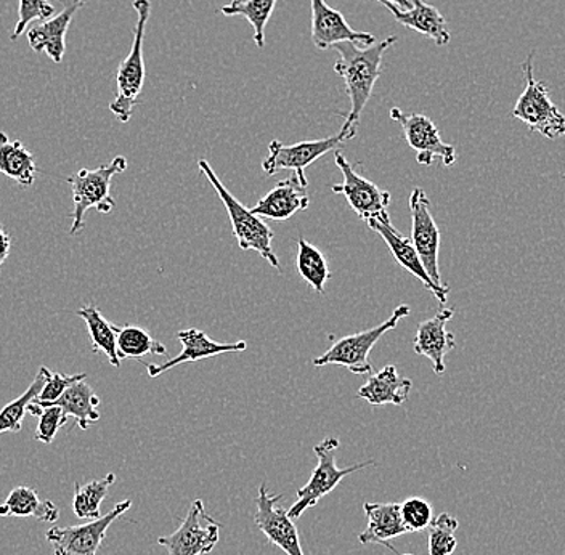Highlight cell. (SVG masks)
<instances>
[{"instance_id": "8fae6325", "label": "cell", "mask_w": 565, "mask_h": 555, "mask_svg": "<svg viewBox=\"0 0 565 555\" xmlns=\"http://www.w3.org/2000/svg\"><path fill=\"white\" fill-rule=\"evenodd\" d=\"M392 121L401 124L406 143L416 151V161L422 166H430L434 159L440 158L444 166L450 168L457 162V151L454 145H447L440 139L439 129L427 116L405 115L401 108L391 109Z\"/></svg>"}, {"instance_id": "ac0fdd59", "label": "cell", "mask_w": 565, "mask_h": 555, "mask_svg": "<svg viewBox=\"0 0 565 555\" xmlns=\"http://www.w3.org/2000/svg\"><path fill=\"white\" fill-rule=\"evenodd\" d=\"M88 0H68L65 9L51 20L42 21L28 31V44L35 53L45 52L49 58L55 63H62L66 52V34H68L71 21L83 9Z\"/></svg>"}, {"instance_id": "30bf717a", "label": "cell", "mask_w": 565, "mask_h": 555, "mask_svg": "<svg viewBox=\"0 0 565 555\" xmlns=\"http://www.w3.org/2000/svg\"><path fill=\"white\" fill-rule=\"evenodd\" d=\"M221 525L207 514L204 503L194 500L182 525L174 533L161 536L158 544L168 549L169 555L210 554L218 543Z\"/></svg>"}, {"instance_id": "83f0119b", "label": "cell", "mask_w": 565, "mask_h": 555, "mask_svg": "<svg viewBox=\"0 0 565 555\" xmlns=\"http://www.w3.org/2000/svg\"><path fill=\"white\" fill-rule=\"evenodd\" d=\"M277 0H232L222 7L221 13L225 17H243L253 26L254 42L257 47H265V28L274 13Z\"/></svg>"}, {"instance_id": "4fadbf2b", "label": "cell", "mask_w": 565, "mask_h": 555, "mask_svg": "<svg viewBox=\"0 0 565 555\" xmlns=\"http://www.w3.org/2000/svg\"><path fill=\"white\" fill-rule=\"evenodd\" d=\"M335 166L341 169L344 182L341 185H333V193L342 194L348 200L349 206L355 211L362 221L369 222L371 218L386 217L388 204H391V193L381 190L369 179L356 174L355 169L348 158L335 151Z\"/></svg>"}, {"instance_id": "d4e9b609", "label": "cell", "mask_w": 565, "mask_h": 555, "mask_svg": "<svg viewBox=\"0 0 565 555\" xmlns=\"http://www.w3.org/2000/svg\"><path fill=\"white\" fill-rule=\"evenodd\" d=\"M0 174L9 177L21 189L33 186L38 174L34 154L20 140H10L6 132H0Z\"/></svg>"}, {"instance_id": "4dcf8cb0", "label": "cell", "mask_w": 565, "mask_h": 555, "mask_svg": "<svg viewBox=\"0 0 565 555\" xmlns=\"http://www.w3.org/2000/svg\"><path fill=\"white\" fill-rule=\"evenodd\" d=\"M296 267H298L300 278L309 282L318 295H323L324 285L331 278L330 267H328L323 253L303 238L299 239Z\"/></svg>"}, {"instance_id": "f1b7e54d", "label": "cell", "mask_w": 565, "mask_h": 555, "mask_svg": "<svg viewBox=\"0 0 565 555\" xmlns=\"http://www.w3.org/2000/svg\"><path fill=\"white\" fill-rule=\"evenodd\" d=\"M119 359H143L145 355H166L168 349L162 342L151 338L150 332L140 327H115Z\"/></svg>"}, {"instance_id": "277c9868", "label": "cell", "mask_w": 565, "mask_h": 555, "mask_svg": "<svg viewBox=\"0 0 565 555\" xmlns=\"http://www.w3.org/2000/svg\"><path fill=\"white\" fill-rule=\"evenodd\" d=\"M127 169V159L116 157L109 164L102 168L81 169L77 174L68 177V183L73 189L74 211L73 226L70 235H76L84 228V217L88 209H97L100 214H109L116 207L115 198L111 196L113 177L122 174Z\"/></svg>"}, {"instance_id": "5bb4252c", "label": "cell", "mask_w": 565, "mask_h": 555, "mask_svg": "<svg viewBox=\"0 0 565 555\" xmlns=\"http://www.w3.org/2000/svg\"><path fill=\"white\" fill-rule=\"evenodd\" d=\"M282 494H268V488L263 483L257 491L256 522L257 529L274 546L280 547L286 555H303L300 546L298 526L288 515V509L278 505Z\"/></svg>"}, {"instance_id": "74e56055", "label": "cell", "mask_w": 565, "mask_h": 555, "mask_svg": "<svg viewBox=\"0 0 565 555\" xmlns=\"http://www.w3.org/2000/svg\"><path fill=\"white\" fill-rule=\"evenodd\" d=\"M10 249H12V236L7 232L6 226L0 224V268L9 259Z\"/></svg>"}, {"instance_id": "9a60e30c", "label": "cell", "mask_w": 565, "mask_h": 555, "mask_svg": "<svg viewBox=\"0 0 565 555\" xmlns=\"http://www.w3.org/2000/svg\"><path fill=\"white\" fill-rule=\"evenodd\" d=\"M312 7V42L320 51L334 49L341 42H355V44H376V38L370 33L352 30L344 15L324 0H310Z\"/></svg>"}, {"instance_id": "cb8c5ba5", "label": "cell", "mask_w": 565, "mask_h": 555, "mask_svg": "<svg viewBox=\"0 0 565 555\" xmlns=\"http://www.w3.org/2000/svg\"><path fill=\"white\" fill-rule=\"evenodd\" d=\"M52 405L60 406L66 416L73 417L81 430H87L90 424L100 419V412H98L100 398L95 394L94 388L87 384L86 380L74 382L73 385L66 388L62 397L41 406Z\"/></svg>"}, {"instance_id": "5b68a950", "label": "cell", "mask_w": 565, "mask_h": 555, "mask_svg": "<svg viewBox=\"0 0 565 555\" xmlns=\"http://www.w3.org/2000/svg\"><path fill=\"white\" fill-rule=\"evenodd\" d=\"M522 70H524L525 88L518 98V104L512 108V118L527 124L532 132L542 134L546 139H559L565 136V116L551 100L547 84L536 81L533 76V52L525 60Z\"/></svg>"}, {"instance_id": "6da1fadb", "label": "cell", "mask_w": 565, "mask_h": 555, "mask_svg": "<svg viewBox=\"0 0 565 555\" xmlns=\"http://www.w3.org/2000/svg\"><path fill=\"white\" fill-rule=\"evenodd\" d=\"M397 41L395 35H388L380 44L370 45V47L355 42H341L334 45L335 52L339 53L334 71L344 79L345 92L351 98V111L345 118L344 126L341 127V132L351 137V140L356 136V127L363 109L369 104L373 88L380 79L384 53Z\"/></svg>"}, {"instance_id": "2e32d148", "label": "cell", "mask_w": 565, "mask_h": 555, "mask_svg": "<svg viewBox=\"0 0 565 555\" xmlns=\"http://www.w3.org/2000/svg\"><path fill=\"white\" fill-rule=\"evenodd\" d=\"M373 232H376L381 238L386 242L388 249H391L394 259L405 268L406 271L419 279L434 297L439 300L440 306L444 307L447 303V296L450 289H441L433 278L427 274L424 268L419 254L416 253L415 246H413L412 238H405L394 225H392L391 217L371 218L366 222Z\"/></svg>"}, {"instance_id": "44dd1931", "label": "cell", "mask_w": 565, "mask_h": 555, "mask_svg": "<svg viewBox=\"0 0 565 555\" xmlns=\"http://www.w3.org/2000/svg\"><path fill=\"white\" fill-rule=\"evenodd\" d=\"M409 3H412L409 10L398 9L397 6L388 2L383 3V6L394 15L397 23L433 39L437 47H445V45L450 44L451 34L448 31L447 21L441 17L439 10L424 2V0H409Z\"/></svg>"}, {"instance_id": "d6986e66", "label": "cell", "mask_w": 565, "mask_h": 555, "mask_svg": "<svg viewBox=\"0 0 565 555\" xmlns=\"http://www.w3.org/2000/svg\"><path fill=\"white\" fill-rule=\"evenodd\" d=\"M454 309H441L436 317L419 323L415 338V352L433 362L436 374L445 371V355L457 348L454 332L447 330L448 321L454 318Z\"/></svg>"}, {"instance_id": "e0dca14e", "label": "cell", "mask_w": 565, "mask_h": 555, "mask_svg": "<svg viewBox=\"0 0 565 555\" xmlns=\"http://www.w3.org/2000/svg\"><path fill=\"white\" fill-rule=\"evenodd\" d=\"M177 338L182 342V352L174 359L162 363V365H154V363L147 365L148 376L158 377L162 373H168L169 370H174L175 366L183 365V363L200 362V360L224 355V353L245 352L247 349L245 341L230 342V344L212 341L206 332L196 330V328L179 331Z\"/></svg>"}, {"instance_id": "7402d4cb", "label": "cell", "mask_w": 565, "mask_h": 555, "mask_svg": "<svg viewBox=\"0 0 565 555\" xmlns=\"http://www.w3.org/2000/svg\"><path fill=\"white\" fill-rule=\"evenodd\" d=\"M365 509L366 525L365 532L360 533L359 541L362 544H381L387 549L394 551L391 540L409 533L402 519L401 504L395 503H366Z\"/></svg>"}, {"instance_id": "7c38bea8", "label": "cell", "mask_w": 565, "mask_h": 555, "mask_svg": "<svg viewBox=\"0 0 565 555\" xmlns=\"http://www.w3.org/2000/svg\"><path fill=\"white\" fill-rule=\"evenodd\" d=\"M409 212H412V243L416 253L419 254L424 268L439 288L450 289L441 282L440 278V232L430 212V201L426 191L413 190L409 196Z\"/></svg>"}, {"instance_id": "f546056e", "label": "cell", "mask_w": 565, "mask_h": 555, "mask_svg": "<svg viewBox=\"0 0 565 555\" xmlns=\"http://www.w3.org/2000/svg\"><path fill=\"white\" fill-rule=\"evenodd\" d=\"M116 482L115 473H108L100 480H94L86 485H74L73 511L77 519L83 521H97L102 517V503L108 494L109 488Z\"/></svg>"}, {"instance_id": "9c48e42d", "label": "cell", "mask_w": 565, "mask_h": 555, "mask_svg": "<svg viewBox=\"0 0 565 555\" xmlns=\"http://www.w3.org/2000/svg\"><path fill=\"white\" fill-rule=\"evenodd\" d=\"M130 505H132V501H121L104 517L84 523V525L65 526V529L53 526L49 530L45 538L52 544L55 555H97L109 526L116 519L126 514Z\"/></svg>"}, {"instance_id": "7a4b0ae2", "label": "cell", "mask_w": 565, "mask_h": 555, "mask_svg": "<svg viewBox=\"0 0 565 555\" xmlns=\"http://www.w3.org/2000/svg\"><path fill=\"white\" fill-rule=\"evenodd\" d=\"M132 7L137 13L132 47H130L129 55L119 65L118 73H116V97L109 104V111L122 124L129 122L132 118L134 108L139 104V97L145 86V77H147L143 39L151 15V2L150 0H134Z\"/></svg>"}, {"instance_id": "52a82bcc", "label": "cell", "mask_w": 565, "mask_h": 555, "mask_svg": "<svg viewBox=\"0 0 565 555\" xmlns=\"http://www.w3.org/2000/svg\"><path fill=\"white\" fill-rule=\"evenodd\" d=\"M338 448L339 440L335 437L324 438L323 441L313 447L318 465L313 469L309 482L298 491V501L288 509V515L292 521H298L307 509L313 508L321 498L330 494L342 482L344 477L376 465L374 461H366L349 466V468H338V465H335V451H338Z\"/></svg>"}, {"instance_id": "8992f818", "label": "cell", "mask_w": 565, "mask_h": 555, "mask_svg": "<svg viewBox=\"0 0 565 555\" xmlns=\"http://www.w3.org/2000/svg\"><path fill=\"white\" fill-rule=\"evenodd\" d=\"M412 309L408 306H398L391 314L387 321H384L380 327L371 328V330L356 332V334L345 335V338L335 341L323 355L317 356L313 360V366L324 367L330 365H338L348 367L353 374H369L373 371L370 363V353L376 342L383 338L386 332L395 330L398 321L408 317Z\"/></svg>"}, {"instance_id": "ffe728a7", "label": "cell", "mask_w": 565, "mask_h": 555, "mask_svg": "<svg viewBox=\"0 0 565 555\" xmlns=\"http://www.w3.org/2000/svg\"><path fill=\"white\" fill-rule=\"evenodd\" d=\"M306 189L298 175L288 177L278 182L270 193L260 198L250 211L271 221H288L296 212L309 209L310 201Z\"/></svg>"}, {"instance_id": "e575fe53", "label": "cell", "mask_w": 565, "mask_h": 555, "mask_svg": "<svg viewBox=\"0 0 565 555\" xmlns=\"http://www.w3.org/2000/svg\"><path fill=\"white\" fill-rule=\"evenodd\" d=\"M55 17V9L49 0H20L18 6V21L10 41H17L21 34L26 33L28 26L33 21H47Z\"/></svg>"}, {"instance_id": "484cf974", "label": "cell", "mask_w": 565, "mask_h": 555, "mask_svg": "<svg viewBox=\"0 0 565 555\" xmlns=\"http://www.w3.org/2000/svg\"><path fill=\"white\" fill-rule=\"evenodd\" d=\"M0 517H34L39 522L55 523L60 511L52 501L39 500L33 488L17 487L10 491L6 503L0 504Z\"/></svg>"}, {"instance_id": "3957f363", "label": "cell", "mask_w": 565, "mask_h": 555, "mask_svg": "<svg viewBox=\"0 0 565 555\" xmlns=\"http://www.w3.org/2000/svg\"><path fill=\"white\" fill-rule=\"evenodd\" d=\"M200 171L206 179L210 180L214 190L217 191L218 198L227 209L230 222H232L233 235H235L238 246L243 250H254L259 254L263 259L267 260L268 264L274 268L280 270V262H278L277 254L274 253L271 242H274L275 233L259 215L253 214L250 209L243 206L235 196L227 189L224 183L218 180L214 169L211 168L210 162L206 159H200L198 161Z\"/></svg>"}, {"instance_id": "836d02e7", "label": "cell", "mask_w": 565, "mask_h": 555, "mask_svg": "<svg viewBox=\"0 0 565 555\" xmlns=\"http://www.w3.org/2000/svg\"><path fill=\"white\" fill-rule=\"evenodd\" d=\"M459 523L454 515L440 514L434 519L429 525V554L430 555H451L457 549V533Z\"/></svg>"}, {"instance_id": "8d00e7d4", "label": "cell", "mask_w": 565, "mask_h": 555, "mask_svg": "<svg viewBox=\"0 0 565 555\" xmlns=\"http://www.w3.org/2000/svg\"><path fill=\"white\" fill-rule=\"evenodd\" d=\"M42 373L45 376L44 388H42L41 394L38 395L33 399L38 405H45V403L55 402L65 394L66 388L70 385H73L74 382L86 380L87 374H74V376H66V374L62 373H52L49 367L41 366Z\"/></svg>"}, {"instance_id": "603a6c76", "label": "cell", "mask_w": 565, "mask_h": 555, "mask_svg": "<svg viewBox=\"0 0 565 555\" xmlns=\"http://www.w3.org/2000/svg\"><path fill=\"white\" fill-rule=\"evenodd\" d=\"M413 382L408 377H402L397 367L388 365L380 373L373 374L362 387L356 397L366 399L370 405H404L412 392Z\"/></svg>"}, {"instance_id": "ab89813d", "label": "cell", "mask_w": 565, "mask_h": 555, "mask_svg": "<svg viewBox=\"0 0 565 555\" xmlns=\"http://www.w3.org/2000/svg\"><path fill=\"white\" fill-rule=\"evenodd\" d=\"M402 555H413V554H402Z\"/></svg>"}, {"instance_id": "d590c367", "label": "cell", "mask_w": 565, "mask_h": 555, "mask_svg": "<svg viewBox=\"0 0 565 555\" xmlns=\"http://www.w3.org/2000/svg\"><path fill=\"white\" fill-rule=\"evenodd\" d=\"M401 511L408 532H422L424 529H429L434 521L433 505L423 498H408L401 504Z\"/></svg>"}, {"instance_id": "ba28073f", "label": "cell", "mask_w": 565, "mask_h": 555, "mask_svg": "<svg viewBox=\"0 0 565 555\" xmlns=\"http://www.w3.org/2000/svg\"><path fill=\"white\" fill-rule=\"evenodd\" d=\"M348 140H351V137L345 136L341 130L328 139L299 141L295 145H285L282 141L274 140L268 145V157L263 161L264 172L267 175H275L277 172L291 169L299 177L300 182L307 186L309 182L303 174L306 168L324 154L341 150Z\"/></svg>"}, {"instance_id": "4316f807", "label": "cell", "mask_w": 565, "mask_h": 555, "mask_svg": "<svg viewBox=\"0 0 565 555\" xmlns=\"http://www.w3.org/2000/svg\"><path fill=\"white\" fill-rule=\"evenodd\" d=\"M77 317L86 321L94 352L104 353L106 359H108L109 365L113 367L121 366V359H119L118 355V344H116L115 324L109 323L94 303L77 310Z\"/></svg>"}, {"instance_id": "1f68e13d", "label": "cell", "mask_w": 565, "mask_h": 555, "mask_svg": "<svg viewBox=\"0 0 565 555\" xmlns=\"http://www.w3.org/2000/svg\"><path fill=\"white\" fill-rule=\"evenodd\" d=\"M44 373L39 370L38 376L34 377L33 384L28 387V391L24 392L21 397L7 403V405L0 409V434L20 433L21 427H23L24 417L28 415V408H30L33 399L41 394L42 388H44Z\"/></svg>"}, {"instance_id": "d6a6232c", "label": "cell", "mask_w": 565, "mask_h": 555, "mask_svg": "<svg viewBox=\"0 0 565 555\" xmlns=\"http://www.w3.org/2000/svg\"><path fill=\"white\" fill-rule=\"evenodd\" d=\"M28 415L38 417L35 440L41 441L42 445H51L58 430L68 423V416L55 405L41 406L38 403H31Z\"/></svg>"}, {"instance_id": "f35d334b", "label": "cell", "mask_w": 565, "mask_h": 555, "mask_svg": "<svg viewBox=\"0 0 565 555\" xmlns=\"http://www.w3.org/2000/svg\"><path fill=\"white\" fill-rule=\"evenodd\" d=\"M377 2L381 3H394V6H397L398 9L402 10H409L412 9V3H409V0H377Z\"/></svg>"}]
</instances>
